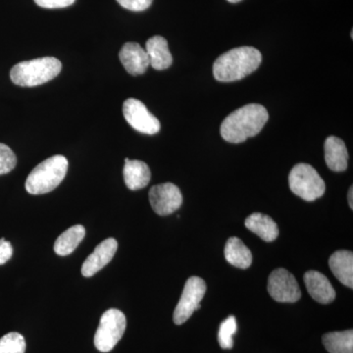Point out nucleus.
<instances>
[{"label": "nucleus", "mask_w": 353, "mask_h": 353, "mask_svg": "<svg viewBox=\"0 0 353 353\" xmlns=\"http://www.w3.org/2000/svg\"><path fill=\"white\" fill-rule=\"evenodd\" d=\"M269 119L267 109L260 104H248L236 109L223 121L221 136L232 143H241L257 136Z\"/></svg>", "instance_id": "f257e3e1"}, {"label": "nucleus", "mask_w": 353, "mask_h": 353, "mask_svg": "<svg viewBox=\"0 0 353 353\" xmlns=\"http://www.w3.org/2000/svg\"><path fill=\"white\" fill-rule=\"evenodd\" d=\"M262 55L252 46H241L223 53L213 65V75L223 83L236 82L256 71Z\"/></svg>", "instance_id": "f03ea898"}, {"label": "nucleus", "mask_w": 353, "mask_h": 353, "mask_svg": "<svg viewBox=\"0 0 353 353\" xmlns=\"http://www.w3.org/2000/svg\"><path fill=\"white\" fill-rule=\"evenodd\" d=\"M68 160L63 155H54L39 163L28 176L25 188L34 196L46 194L57 189L66 176Z\"/></svg>", "instance_id": "7ed1b4c3"}, {"label": "nucleus", "mask_w": 353, "mask_h": 353, "mask_svg": "<svg viewBox=\"0 0 353 353\" xmlns=\"http://www.w3.org/2000/svg\"><path fill=\"white\" fill-rule=\"evenodd\" d=\"M62 64L55 57H41L22 61L11 69L13 83L20 87H37L57 78L61 72Z\"/></svg>", "instance_id": "20e7f679"}, {"label": "nucleus", "mask_w": 353, "mask_h": 353, "mask_svg": "<svg viewBox=\"0 0 353 353\" xmlns=\"http://www.w3.org/2000/svg\"><path fill=\"white\" fill-rule=\"evenodd\" d=\"M290 189L305 201H314L324 196L326 185L311 165L296 164L289 176Z\"/></svg>", "instance_id": "39448f33"}, {"label": "nucleus", "mask_w": 353, "mask_h": 353, "mask_svg": "<svg viewBox=\"0 0 353 353\" xmlns=\"http://www.w3.org/2000/svg\"><path fill=\"white\" fill-rule=\"evenodd\" d=\"M126 316L118 309H109L102 314L94 336V345L101 352H109L115 347L126 331Z\"/></svg>", "instance_id": "423d86ee"}, {"label": "nucleus", "mask_w": 353, "mask_h": 353, "mask_svg": "<svg viewBox=\"0 0 353 353\" xmlns=\"http://www.w3.org/2000/svg\"><path fill=\"white\" fill-rule=\"evenodd\" d=\"M206 283L203 279L190 277L183 288L182 296L174 311V323L183 325L188 321L194 311L201 308V303L206 294Z\"/></svg>", "instance_id": "0eeeda50"}, {"label": "nucleus", "mask_w": 353, "mask_h": 353, "mask_svg": "<svg viewBox=\"0 0 353 353\" xmlns=\"http://www.w3.org/2000/svg\"><path fill=\"white\" fill-rule=\"evenodd\" d=\"M268 292L278 303H294L301 297L296 279L284 268L276 269L269 276Z\"/></svg>", "instance_id": "6e6552de"}, {"label": "nucleus", "mask_w": 353, "mask_h": 353, "mask_svg": "<svg viewBox=\"0 0 353 353\" xmlns=\"http://www.w3.org/2000/svg\"><path fill=\"white\" fill-rule=\"evenodd\" d=\"M123 114L128 124L141 134H155L161 129L159 120L136 99H128L123 104Z\"/></svg>", "instance_id": "1a4fd4ad"}, {"label": "nucleus", "mask_w": 353, "mask_h": 353, "mask_svg": "<svg viewBox=\"0 0 353 353\" xmlns=\"http://www.w3.org/2000/svg\"><path fill=\"white\" fill-rule=\"evenodd\" d=\"M150 202L157 214L170 215L182 206L183 194L174 183H160L150 189Z\"/></svg>", "instance_id": "9d476101"}, {"label": "nucleus", "mask_w": 353, "mask_h": 353, "mask_svg": "<svg viewBox=\"0 0 353 353\" xmlns=\"http://www.w3.org/2000/svg\"><path fill=\"white\" fill-rule=\"evenodd\" d=\"M118 243L115 239L109 238L95 248L94 252L85 260L82 266L83 277L90 278L101 270L112 260L117 252Z\"/></svg>", "instance_id": "9b49d317"}, {"label": "nucleus", "mask_w": 353, "mask_h": 353, "mask_svg": "<svg viewBox=\"0 0 353 353\" xmlns=\"http://www.w3.org/2000/svg\"><path fill=\"white\" fill-rule=\"evenodd\" d=\"M121 63L132 76L143 75L150 66V58L145 48L138 43H127L119 52Z\"/></svg>", "instance_id": "f8f14e48"}, {"label": "nucleus", "mask_w": 353, "mask_h": 353, "mask_svg": "<svg viewBox=\"0 0 353 353\" xmlns=\"http://www.w3.org/2000/svg\"><path fill=\"white\" fill-rule=\"evenodd\" d=\"M304 283L308 294L314 301L321 304L333 303L336 299V290L329 279L317 271H308L304 274Z\"/></svg>", "instance_id": "ddd939ff"}, {"label": "nucleus", "mask_w": 353, "mask_h": 353, "mask_svg": "<svg viewBox=\"0 0 353 353\" xmlns=\"http://www.w3.org/2000/svg\"><path fill=\"white\" fill-rule=\"evenodd\" d=\"M123 175L128 189L131 190L143 189L152 179V172L148 164L139 160H130L129 158L125 159Z\"/></svg>", "instance_id": "4468645a"}, {"label": "nucleus", "mask_w": 353, "mask_h": 353, "mask_svg": "<svg viewBox=\"0 0 353 353\" xmlns=\"http://www.w3.org/2000/svg\"><path fill=\"white\" fill-rule=\"evenodd\" d=\"M145 51L153 69L162 71L168 69L173 63L168 43L163 37L155 36L148 39L145 44Z\"/></svg>", "instance_id": "2eb2a0df"}, {"label": "nucleus", "mask_w": 353, "mask_h": 353, "mask_svg": "<svg viewBox=\"0 0 353 353\" xmlns=\"http://www.w3.org/2000/svg\"><path fill=\"white\" fill-rule=\"evenodd\" d=\"M325 161L334 172L347 170L348 152L343 139L331 136L325 141Z\"/></svg>", "instance_id": "dca6fc26"}, {"label": "nucleus", "mask_w": 353, "mask_h": 353, "mask_svg": "<svg viewBox=\"0 0 353 353\" xmlns=\"http://www.w3.org/2000/svg\"><path fill=\"white\" fill-rule=\"evenodd\" d=\"M329 266L334 277L350 289L353 288V253L338 250L329 259Z\"/></svg>", "instance_id": "f3484780"}, {"label": "nucleus", "mask_w": 353, "mask_h": 353, "mask_svg": "<svg viewBox=\"0 0 353 353\" xmlns=\"http://www.w3.org/2000/svg\"><path fill=\"white\" fill-rule=\"evenodd\" d=\"M245 227L252 233L257 234L261 240L266 243H272L277 240L279 236V227L268 215L262 213H253L245 219Z\"/></svg>", "instance_id": "a211bd4d"}, {"label": "nucleus", "mask_w": 353, "mask_h": 353, "mask_svg": "<svg viewBox=\"0 0 353 353\" xmlns=\"http://www.w3.org/2000/svg\"><path fill=\"white\" fill-rule=\"evenodd\" d=\"M225 257L230 264L241 269H248L252 263V252L243 241L236 236L228 240L225 246Z\"/></svg>", "instance_id": "6ab92c4d"}, {"label": "nucleus", "mask_w": 353, "mask_h": 353, "mask_svg": "<svg viewBox=\"0 0 353 353\" xmlns=\"http://www.w3.org/2000/svg\"><path fill=\"white\" fill-rule=\"evenodd\" d=\"M85 236V229L82 225H75L58 236L54 243V252L59 256H67L75 252Z\"/></svg>", "instance_id": "aec40b11"}, {"label": "nucleus", "mask_w": 353, "mask_h": 353, "mask_svg": "<svg viewBox=\"0 0 353 353\" xmlns=\"http://www.w3.org/2000/svg\"><path fill=\"white\" fill-rule=\"evenodd\" d=\"M323 345L330 353H353V331L332 332L323 336Z\"/></svg>", "instance_id": "412c9836"}, {"label": "nucleus", "mask_w": 353, "mask_h": 353, "mask_svg": "<svg viewBox=\"0 0 353 353\" xmlns=\"http://www.w3.org/2000/svg\"><path fill=\"white\" fill-rule=\"evenodd\" d=\"M238 324L236 317L229 316L226 320L221 323L219 333H218V341L223 350H231L234 347V334L236 333Z\"/></svg>", "instance_id": "4be33fe9"}, {"label": "nucleus", "mask_w": 353, "mask_h": 353, "mask_svg": "<svg viewBox=\"0 0 353 353\" xmlns=\"http://www.w3.org/2000/svg\"><path fill=\"white\" fill-rule=\"evenodd\" d=\"M26 341L19 333H9L0 338V353H25Z\"/></svg>", "instance_id": "5701e85b"}, {"label": "nucleus", "mask_w": 353, "mask_h": 353, "mask_svg": "<svg viewBox=\"0 0 353 353\" xmlns=\"http://www.w3.org/2000/svg\"><path fill=\"white\" fill-rule=\"evenodd\" d=\"M17 165L15 153L9 146L0 143V175L10 173Z\"/></svg>", "instance_id": "b1692460"}, {"label": "nucleus", "mask_w": 353, "mask_h": 353, "mask_svg": "<svg viewBox=\"0 0 353 353\" xmlns=\"http://www.w3.org/2000/svg\"><path fill=\"white\" fill-rule=\"evenodd\" d=\"M116 1L128 10L141 12L152 6L153 0H116Z\"/></svg>", "instance_id": "393cba45"}, {"label": "nucleus", "mask_w": 353, "mask_h": 353, "mask_svg": "<svg viewBox=\"0 0 353 353\" xmlns=\"http://www.w3.org/2000/svg\"><path fill=\"white\" fill-rule=\"evenodd\" d=\"M76 0H34L39 7L54 9L65 8L75 3Z\"/></svg>", "instance_id": "a878e982"}, {"label": "nucleus", "mask_w": 353, "mask_h": 353, "mask_svg": "<svg viewBox=\"0 0 353 353\" xmlns=\"http://www.w3.org/2000/svg\"><path fill=\"white\" fill-rule=\"evenodd\" d=\"M13 248L6 239H0V265L6 264L12 257Z\"/></svg>", "instance_id": "bb28decb"}, {"label": "nucleus", "mask_w": 353, "mask_h": 353, "mask_svg": "<svg viewBox=\"0 0 353 353\" xmlns=\"http://www.w3.org/2000/svg\"><path fill=\"white\" fill-rule=\"evenodd\" d=\"M348 204H350V208L353 209V188L350 187V190H348Z\"/></svg>", "instance_id": "cd10ccee"}, {"label": "nucleus", "mask_w": 353, "mask_h": 353, "mask_svg": "<svg viewBox=\"0 0 353 353\" xmlns=\"http://www.w3.org/2000/svg\"><path fill=\"white\" fill-rule=\"evenodd\" d=\"M228 1L231 2V3H238V2L241 1V0H228Z\"/></svg>", "instance_id": "c85d7f7f"}]
</instances>
